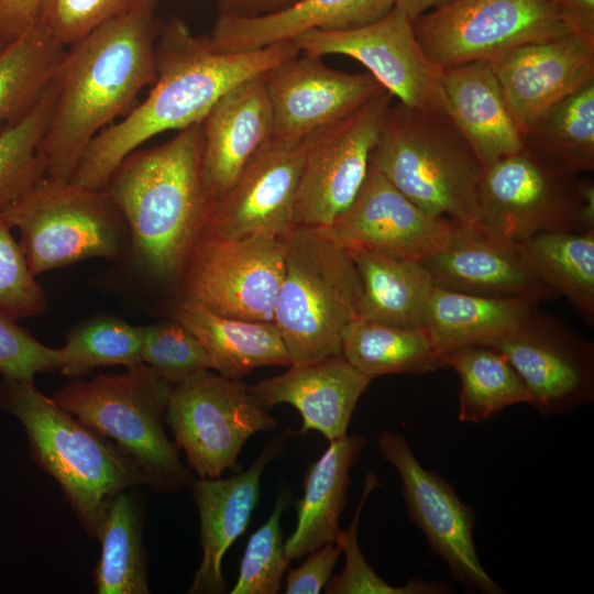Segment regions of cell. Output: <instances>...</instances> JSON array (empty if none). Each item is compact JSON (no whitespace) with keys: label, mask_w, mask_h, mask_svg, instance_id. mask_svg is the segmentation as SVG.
<instances>
[{"label":"cell","mask_w":594,"mask_h":594,"mask_svg":"<svg viewBox=\"0 0 594 594\" xmlns=\"http://www.w3.org/2000/svg\"><path fill=\"white\" fill-rule=\"evenodd\" d=\"M294 41L242 53H219L179 18L161 25L155 46L156 78L147 97L89 143L70 180L101 189L117 166L152 138L199 123L212 106L241 82L300 54Z\"/></svg>","instance_id":"cell-1"},{"label":"cell","mask_w":594,"mask_h":594,"mask_svg":"<svg viewBox=\"0 0 594 594\" xmlns=\"http://www.w3.org/2000/svg\"><path fill=\"white\" fill-rule=\"evenodd\" d=\"M158 2L113 19L66 46L38 146L45 176L69 180L89 143L156 78Z\"/></svg>","instance_id":"cell-2"},{"label":"cell","mask_w":594,"mask_h":594,"mask_svg":"<svg viewBox=\"0 0 594 594\" xmlns=\"http://www.w3.org/2000/svg\"><path fill=\"white\" fill-rule=\"evenodd\" d=\"M202 145L200 121L129 154L103 187L128 226L134 263L160 283L178 282L212 206Z\"/></svg>","instance_id":"cell-3"},{"label":"cell","mask_w":594,"mask_h":594,"mask_svg":"<svg viewBox=\"0 0 594 594\" xmlns=\"http://www.w3.org/2000/svg\"><path fill=\"white\" fill-rule=\"evenodd\" d=\"M0 409L22 424L31 455L61 485L90 537L98 538L117 494L147 484L122 449L37 391L33 381L3 378Z\"/></svg>","instance_id":"cell-4"},{"label":"cell","mask_w":594,"mask_h":594,"mask_svg":"<svg viewBox=\"0 0 594 594\" xmlns=\"http://www.w3.org/2000/svg\"><path fill=\"white\" fill-rule=\"evenodd\" d=\"M279 239L284 276L273 322L292 365L342 355V333L359 317L361 295L351 255L317 227L292 226Z\"/></svg>","instance_id":"cell-5"},{"label":"cell","mask_w":594,"mask_h":594,"mask_svg":"<svg viewBox=\"0 0 594 594\" xmlns=\"http://www.w3.org/2000/svg\"><path fill=\"white\" fill-rule=\"evenodd\" d=\"M370 165L427 212L477 222L483 166L448 114L391 105Z\"/></svg>","instance_id":"cell-6"},{"label":"cell","mask_w":594,"mask_h":594,"mask_svg":"<svg viewBox=\"0 0 594 594\" xmlns=\"http://www.w3.org/2000/svg\"><path fill=\"white\" fill-rule=\"evenodd\" d=\"M173 383L141 363L123 373L76 380L52 397L64 410L110 438L140 468L147 484L178 491L193 480L166 436V416Z\"/></svg>","instance_id":"cell-7"},{"label":"cell","mask_w":594,"mask_h":594,"mask_svg":"<svg viewBox=\"0 0 594 594\" xmlns=\"http://www.w3.org/2000/svg\"><path fill=\"white\" fill-rule=\"evenodd\" d=\"M0 215L19 230V244L35 277L90 257L116 260L129 235L123 216L105 188L48 176Z\"/></svg>","instance_id":"cell-8"},{"label":"cell","mask_w":594,"mask_h":594,"mask_svg":"<svg viewBox=\"0 0 594 594\" xmlns=\"http://www.w3.org/2000/svg\"><path fill=\"white\" fill-rule=\"evenodd\" d=\"M477 223L514 242L594 231V184L524 146L483 168Z\"/></svg>","instance_id":"cell-9"},{"label":"cell","mask_w":594,"mask_h":594,"mask_svg":"<svg viewBox=\"0 0 594 594\" xmlns=\"http://www.w3.org/2000/svg\"><path fill=\"white\" fill-rule=\"evenodd\" d=\"M413 28L441 68L492 63L521 45L571 33L553 0H448L413 20Z\"/></svg>","instance_id":"cell-10"},{"label":"cell","mask_w":594,"mask_h":594,"mask_svg":"<svg viewBox=\"0 0 594 594\" xmlns=\"http://www.w3.org/2000/svg\"><path fill=\"white\" fill-rule=\"evenodd\" d=\"M165 420L200 479H219L227 470H239L238 458L246 440L276 427L248 385L210 370L173 384Z\"/></svg>","instance_id":"cell-11"},{"label":"cell","mask_w":594,"mask_h":594,"mask_svg":"<svg viewBox=\"0 0 594 594\" xmlns=\"http://www.w3.org/2000/svg\"><path fill=\"white\" fill-rule=\"evenodd\" d=\"M283 276L279 237L201 233L178 279L180 299L227 317L273 321Z\"/></svg>","instance_id":"cell-12"},{"label":"cell","mask_w":594,"mask_h":594,"mask_svg":"<svg viewBox=\"0 0 594 594\" xmlns=\"http://www.w3.org/2000/svg\"><path fill=\"white\" fill-rule=\"evenodd\" d=\"M393 96L383 90L348 116L302 138L293 226H329L354 200Z\"/></svg>","instance_id":"cell-13"},{"label":"cell","mask_w":594,"mask_h":594,"mask_svg":"<svg viewBox=\"0 0 594 594\" xmlns=\"http://www.w3.org/2000/svg\"><path fill=\"white\" fill-rule=\"evenodd\" d=\"M293 41L301 53L321 57L338 54L358 61L403 105L448 114L442 68L427 56L413 21L395 6L370 24L340 31L311 30Z\"/></svg>","instance_id":"cell-14"},{"label":"cell","mask_w":594,"mask_h":594,"mask_svg":"<svg viewBox=\"0 0 594 594\" xmlns=\"http://www.w3.org/2000/svg\"><path fill=\"white\" fill-rule=\"evenodd\" d=\"M382 458L399 474L408 516L451 575L466 590L504 594L481 564L474 542L476 516L438 472L418 461L404 436L383 430L376 438Z\"/></svg>","instance_id":"cell-15"},{"label":"cell","mask_w":594,"mask_h":594,"mask_svg":"<svg viewBox=\"0 0 594 594\" xmlns=\"http://www.w3.org/2000/svg\"><path fill=\"white\" fill-rule=\"evenodd\" d=\"M503 353L546 416L594 400V344L537 305L512 331L486 344Z\"/></svg>","instance_id":"cell-16"},{"label":"cell","mask_w":594,"mask_h":594,"mask_svg":"<svg viewBox=\"0 0 594 594\" xmlns=\"http://www.w3.org/2000/svg\"><path fill=\"white\" fill-rule=\"evenodd\" d=\"M454 223L421 209L370 165L351 205L321 229L344 248L422 261L449 243Z\"/></svg>","instance_id":"cell-17"},{"label":"cell","mask_w":594,"mask_h":594,"mask_svg":"<svg viewBox=\"0 0 594 594\" xmlns=\"http://www.w3.org/2000/svg\"><path fill=\"white\" fill-rule=\"evenodd\" d=\"M302 163V139L272 138L209 211L202 233L280 237L293 226Z\"/></svg>","instance_id":"cell-18"},{"label":"cell","mask_w":594,"mask_h":594,"mask_svg":"<svg viewBox=\"0 0 594 594\" xmlns=\"http://www.w3.org/2000/svg\"><path fill=\"white\" fill-rule=\"evenodd\" d=\"M273 138L301 140L386 90L370 73L351 74L300 53L264 75Z\"/></svg>","instance_id":"cell-19"},{"label":"cell","mask_w":594,"mask_h":594,"mask_svg":"<svg viewBox=\"0 0 594 594\" xmlns=\"http://www.w3.org/2000/svg\"><path fill=\"white\" fill-rule=\"evenodd\" d=\"M420 262L438 288L537 301L558 297L527 266L518 242L497 237L477 222H455L449 243Z\"/></svg>","instance_id":"cell-20"},{"label":"cell","mask_w":594,"mask_h":594,"mask_svg":"<svg viewBox=\"0 0 594 594\" xmlns=\"http://www.w3.org/2000/svg\"><path fill=\"white\" fill-rule=\"evenodd\" d=\"M521 131L594 79V41L568 33L521 45L491 63Z\"/></svg>","instance_id":"cell-21"},{"label":"cell","mask_w":594,"mask_h":594,"mask_svg":"<svg viewBox=\"0 0 594 594\" xmlns=\"http://www.w3.org/2000/svg\"><path fill=\"white\" fill-rule=\"evenodd\" d=\"M290 432L271 438L260 455L243 472L228 479H200L193 484L198 507L202 560L191 594H219L226 590L222 559L246 530L261 494V479L267 464L279 455Z\"/></svg>","instance_id":"cell-22"},{"label":"cell","mask_w":594,"mask_h":594,"mask_svg":"<svg viewBox=\"0 0 594 594\" xmlns=\"http://www.w3.org/2000/svg\"><path fill=\"white\" fill-rule=\"evenodd\" d=\"M263 75L229 90L201 120L202 177L212 204L273 138V113Z\"/></svg>","instance_id":"cell-23"},{"label":"cell","mask_w":594,"mask_h":594,"mask_svg":"<svg viewBox=\"0 0 594 594\" xmlns=\"http://www.w3.org/2000/svg\"><path fill=\"white\" fill-rule=\"evenodd\" d=\"M372 380L337 355L290 365L283 374L248 385V389L266 408L294 406L302 419L298 432L315 430L330 442L348 435L354 408Z\"/></svg>","instance_id":"cell-24"},{"label":"cell","mask_w":594,"mask_h":594,"mask_svg":"<svg viewBox=\"0 0 594 594\" xmlns=\"http://www.w3.org/2000/svg\"><path fill=\"white\" fill-rule=\"evenodd\" d=\"M396 0H299L261 16L217 14L207 40L219 53H242L293 41L311 30L340 31L370 24L386 15Z\"/></svg>","instance_id":"cell-25"},{"label":"cell","mask_w":594,"mask_h":594,"mask_svg":"<svg viewBox=\"0 0 594 594\" xmlns=\"http://www.w3.org/2000/svg\"><path fill=\"white\" fill-rule=\"evenodd\" d=\"M448 114L483 168L520 151L524 135L488 62L442 68Z\"/></svg>","instance_id":"cell-26"},{"label":"cell","mask_w":594,"mask_h":594,"mask_svg":"<svg viewBox=\"0 0 594 594\" xmlns=\"http://www.w3.org/2000/svg\"><path fill=\"white\" fill-rule=\"evenodd\" d=\"M365 443L363 436L348 435L330 441L320 458L308 466L304 494L296 503L297 524L285 542L290 560L338 540L342 531L339 519L351 483L350 471Z\"/></svg>","instance_id":"cell-27"},{"label":"cell","mask_w":594,"mask_h":594,"mask_svg":"<svg viewBox=\"0 0 594 594\" xmlns=\"http://www.w3.org/2000/svg\"><path fill=\"white\" fill-rule=\"evenodd\" d=\"M173 319L196 336L212 363V370L226 378L240 381L261 366L292 365L273 321L227 317L182 299Z\"/></svg>","instance_id":"cell-28"},{"label":"cell","mask_w":594,"mask_h":594,"mask_svg":"<svg viewBox=\"0 0 594 594\" xmlns=\"http://www.w3.org/2000/svg\"><path fill=\"white\" fill-rule=\"evenodd\" d=\"M345 249L360 278L359 317L391 326L425 328L435 286L422 263L365 248Z\"/></svg>","instance_id":"cell-29"},{"label":"cell","mask_w":594,"mask_h":594,"mask_svg":"<svg viewBox=\"0 0 594 594\" xmlns=\"http://www.w3.org/2000/svg\"><path fill=\"white\" fill-rule=\"evenodd\" d=\"M538 304L528 298L487 297L435 287L425 328L444 355L466 345H486L503 337Z\"/></svg>","instance_id":"cell-30"},{"label":"cell","mask_w":594,"mask_h":594,"mask_svg":"<svg viewBox=\"0 0 594 594\" xmlns=\"http://www.w3.org/2000/svg\"><path fill=\"white\" fill-rule=\"evenodd\" d=\"M341 354L375 378L387 374H426L446 367L426 328H404L363 317L343 330Z\"/></svg>","instance_id":"cell-31"},{"label":"cell","mask_w":594,"mask_h":594,"mask_svg":"<svg viewBox=\"0 0 594 594\" xmlns=\"http://www.w3.org/2000/svg\"><path fill=\"white\" fill-rule=\"evenodd\" d=\"M530 271L594 324V231L541 232L518 242Z\"/></svg>","instance_id":"cell-32"},{"label":"cell","mask_w":594,"mask_h":594,"mask_svg":"<svg viewBox=\"0 0 594 594\" xmlns=\"http://www.w3.org/2000/svg\"><path fill=\"white\" fill-rule=\"evenodd\" d=\"M460 378L462 422L480 424L516 404H530L527 386L506 356L490 345H466L443 355Z\"/></svg>","instance_id":"cell-33"},{"label":"cell","mask_w":594,"mask_h":594,"mask_svg":"<svg viewBox=\"0 0 594 594\" xmlns=\"http://www.w3.org/2000/svg\"><path fill=\"white\" fill-rule=\"evenodd\" d=\"M65 50L37 23L0 53V129L24 116L43 96Z\"/></svg>","instance_id":"cell-34"},{"label":"cell","mask_w":594,"mask_h":594,"mask_svg":"<svg viewBox=\"0 0 594 594\" xmlns=\"http://www.w3.org/2000/svg\"><path fill=\"white\" fill-rule=\"evenodd\" d=\"M525 146L580 175L594 169V79L522 131Z\"/></svg>","instance_id":"cell-35"},{"label":"cell","mask_w":594,"mask_h":594,"mask_svg":"<svg viewBox=\"0 0 594 594\" xmlns=\"http://www.w3.org/2000/svg\"><path fill=\"white\" fill-rule=\"evenodd\" d=\"M98 539L100 559L95 570L98 594H147V569L142 540V521L128 491L109 505Z\"/></svg>","instance_id":"cell-36"},{"label":"cell","mask_w":594,"mask_h":594,"mask_svg":"<svg viewBox=\"0 0 594 594\" xmlns=\"http://www.w3.org/2000/svg\"><path fill=\"white\" fill-rule=\"evenodd\" d=\"M54 96L52 82L24 116L0 129V211L45 177L38 146Z\"/></svg>","instance_id":"cell-37"},{"label":"cell","mask_w":594,"mask_h":594,"mask_svg":"<svg viewBox=\"0 0 594 594\" xmlns=\"http://www.w3.org/2000/svg\"><path fill=\"white\" fill-rule=\"evenodd\" d=\"M143 327L112 317H99L77 327L58 350V369L79 377L106 365L127 367L142 362Z\"/></svg>","instance_id":"cell-38"},{"label":"cell","mask_w":594,"mask_h":594,"mask_svg":"<svg viewBox=\"0 0 594 594\" xmlns=\"http://www.w3.org/2000/svg\"><path fill=\"white\" fill-rule=\"evenodd\" d=\"M378 486L377 476L369 472L353 519L336 541L345 554L344 569L340 574L331 575L324 586V592L327 594H442L451 592L452 587L448 583L421 579L409 580L403 586H393L380 578L366 562L359 546V522L370 494Z\"/></svg>","instance_id":"cell-39"},{"label":"cell","mask_w":594,"mask_h":594,"mask_svg":"<svg viewBox=\"0 0 594 594\" xmlns=\"http://www.w3.org/2000/svg\"><path fill=\"white\" fill-rule=\"evenodd\" d=\"M288 496L280 493L272 515L249 538L235 585L230 594H275L292 561L285 552L280 517Z\"/></svg>","instance_id":"cell-40"},{"label":"cell","mask_w":594,"mask_h":594,"mask_svg":"<svg viewBox=\"0 0 594 594\" xmlns=\"http://www.w3.org/2000/svg\"><path fill=\"white\" fill-rule=\"evenodd\" d=\"M142 362L173 384L212 370L200 341L175 319L143 327Z\"/></svg>","instance_id":"cell-41"},{"label":"cell","mask_w":594,"mask_h":594,"mask_svg":"<svg viewBox=\"0 0 594 594\" xmlns=\"http://www.w3.org/2000/svg\"><path fill=\"white\" fill-rule=\"evenodd\" d=\"M160 0H42L38 23L68 46L96 28Z\"/></svg>","instance_id":"cell-42"},{"label":"cell","mask_w":594,"mask_h":594,"mask_svg":"<svg viewBox=\"0 0 594 594\" xmlns=\"http://www.w3.org/2000/svg\"><path fill=\"white\" fill-rule=\"evenodd\" d=\"M20 244L0 215V311L18 321L43 314L47 301Z\"/></svg>","instance_id":"cell-43"},{"label":"cell","mask_w":594,"mask_h":594,"mask_svg":"<svg viewBox=\"0 0 594 594\" xmlns=\"http://www.w3.org/2000/svg\"><path fill=\"white\" fill-rule=\"evenodd\" d=\"M58 369V350L32 337L0 311V373L4 380L30 382L41 372Z\"/></svg>","instance_id":"cell-44"},{"label":"cell","mask_w":594,"mask_h":594,"mask_svg":"<svg viewBox=\"0 0 594 594\" xmlns=\"http://www.w3.org/2000/svg\"><path fill=\"white\" fill-rule=\"evenodd\" d=\"M342 550L338 542L331 541L308 552L305 562L290 570L286 579V594H318L332 575Z\"/></svg>","instance_id":"cell-45"},{"label":"cell","mask_w":594,"mask_h":594,"mask_svg":"<svg viewBox=\"0 0 594 594\" xmlns=\"http://www.w3.org/2000/svg\"><path fill=\"white\" fill-rule=\"evenodd\" d=\"M42 0H0V23L10 41L38 23Z\"/></svg>","instance_id":"cell-46"},{"label":"cell","mask_w":594,"mask_h":594,"mask_svg":"<svg viewBox=\"0 0 594 594\" xmlns=\"http://www.w3.org/2000/svg\"><path fill=\"white\" fill-rule=\"evenodd\" d=\"M571 33L594 41V0H557Z\"/></svg>","instance_id":"cell-47"},{"label":"cell","mask_w":594,"mask_h":594,"mask_svg":"<svg viewBox=\"0 0 594 594\" xmlns=\"http://www.w3.org/2000/svg\"><path fill=\"white\" fill-rule=\"evenodd\" d=\"M299 0H216L217 14L261 16L284 10Z\"/></svg>","instance_id":"cell-48"},{"label":"cell","mask_w":594,"mask_h":594,"mask_svg":"<svg viewBox=\"0 0 594 594\" xmlns=\"http://www.w3.org/2000/svg\"><path fill=\"white\" fill-rule=\"evenodd\" d=\"M448 0H396L395 7L400 9L411 21L431 8H436Z\"/></svg>","instance_id":"cell-49"},{"label":"cell","mask_w":594,"mask_h":594,"mask_svg":"<svg viewBox=\"0 0 594 594\" xmlns=\"http://www.w3.org/2000/svg\"><path fill=\"white\" fill-rule=\"evenodd\" d=\"M11 41L9 40L7 34L4 33V31H3L2 26H1V23H0V53L8 46V44Z\"/></svg>","instance_id":"cell-50"},{"label":"cell","mask_w":594,"mask_h":594,"mask_svg":"<svg viewBox=\"0 0 594 594\" xmlns=\"http://www.w3.org/2000/svg\"><path fill=\"white\" fill-rule=\"evenodd\" d=\"M553 1H557V0H553Z\"/></svg>","instance_id":"cell-51"}]
</instances>
